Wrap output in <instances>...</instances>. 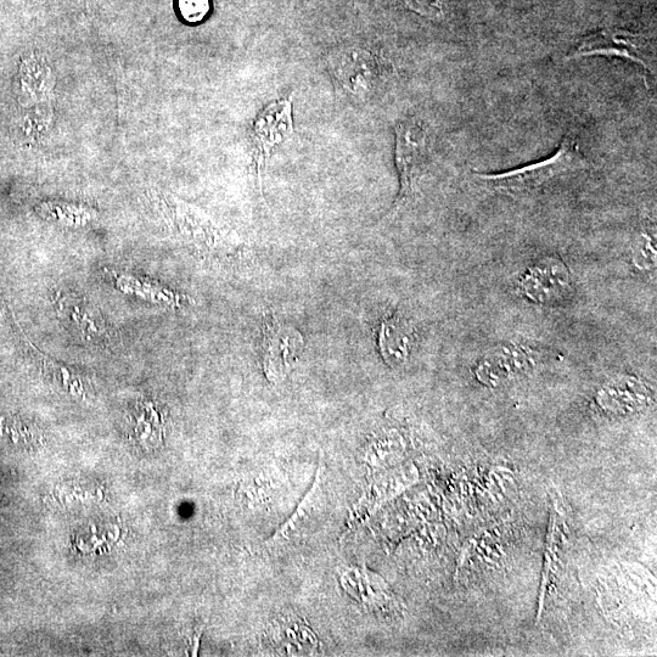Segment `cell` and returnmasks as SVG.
Masks as SVG:
<instances>
[{
    "label": "cell",
    "instance_id": "cell-1",
    "mask_svg": "<svg viewBox=\"0 0 657 657\" xmlns=\"http://www.w3.org/2000/svg\"><path fill=\"white\" fill-rule=\"evenodd\" d=\"M325 65L342 98L348 103H368L386 80V63L378 50L362 43L347 44L325 55Z\"/></svg>",
    "mask_w": 657,
    "mask_h": 657
},
{
    "label": "cell",
    "instance_id": "cell-2",
    "mask_svg": "<svg viewBox=\"0 0 657 657\" xmlns=\"http://www.w3.org/2000/svg\"><path fill=\"white\" fill-rule=\"evenodd\" d=\"M588 167V161L582 155L580 146L574 139L566 137L557 153L546 160L505 173H474V178L494 192L519 196L535 192L536 189L544 187L553 179L587 170Z\"/></svg>",
    "mask_w": 657,
    "mask_h": 657
},
{
    "label": "cell",
    "instance_id": "cell-3",
    "mask_svg": "<svg viewBox=\"0 0 657 657\" xmlns=\"http://www.w3.org/2000/svg\"><path fill=\"white\" fill-rule=\"evenodd\" d=\"M294 134V97L274 100L258 112L252 123L251 142L258 189L271 157Z\"/></svg>",
    "mask_w": 657,
    "mask_h": 657
},
{
    "label": "cell",
    "instance_id": "cell-4",
    "mask_svg": "<svg viewBox=\"0 0 657 657\" xmlns=\"http://www.w3.org/2000/svg\"><path fill=\"white\" fill-rule=\"evenodd\" d=\"M395 134L396 166L401 184L396 209H400L413 201L419 192L420 179L428 165L429 138L423 123L414 117L398 122Z\"/></svg>",
    "mask_w": 657,
    "mask_h": 657
},
{
    "label": "cell",
    "instance_id": "cell-5",
    "mask_svg": "<svg viewBox=\"0 0 657 657\" xmlns=\"http://www.w3.org/2000/svg\"><path fill=\"white\" fill-rule=\"evenodd\" d=\"M305 338L292 325L266 318L262 328L261 364L269 383L280 384L288 378L305 351Z\"/></svg>",
    "mask_w": 657,
    "mask_h": 657
},
{
    "label": "cell",
    "instance_id": "cell-6",
    "mask_svg": "<svg viewBox=\"0 0 657 657\" xmlns=\"http://www.w3.org/2000/svg\"><path fill=\"white\" fill-rule=\"evenodd\" d=\"M593 55L619 56L634 61L649 72L654 71V54L651 53L647 38L639 33L617 30V28H606L592 33L578 43L574 52L570 53L569 59Z\"/></svg>",
    "mask_w": 657,
    "mask_h": 657
},
{
    "label": "cell",
    "instance_id": "cell-7",
    "mask_svg": "<svg viewBox=\"0 0 657 657\" xmlns=\"http://www.w3.org/2000/svg\"><path fill=\"white\" fill-rule=\"evenodd\" d=\"M570 283L571 275L565 263L559 258L547 257L527 269L519 286L530 301L548 305L561 299L569 290Z\"/></svg>",
    "mask_w": 657,
    "mask_h": 657
},
{
    "label": "cell",
    "instance_id": "cell-8",
    "mask_svg": "<svg viewBox=\"0 0 657 657\" xmlns=\"http://www.w3.org/2000/svg\"><path fill=\"white\" fill-rule=\"evenodd\" d=\"M536 353L530 347L503 345L494 347L477 363L475 374L485 385L496 386L536 367Z\"/></svg>",
    "mask_w": 657,
    "mask_h": 657
},
{
    "label": "cell",
    "instance_id": "cell-9",
    "mask_svg": "<svg viewBox=\"0 0 657 657\" xmlns=\"http://www.w3.org/2000/svg\"><path fill=\"white\" fill-rule=\"evenodd\" d=\"M58 312L61 318L91 344L104 345L111 340L104 317L88 301L75 296H65L59 301Z\"/></svg>",
    "mask_w": 657,
    "mask_h": 657
},
{
    "label": "cell",
    "instance_id": "cell-10",
    "mask_svg": "<svg viewBox=\"0 0 657 657\" xmlns=\"http://www.w3.org/2000/svg\"><path fill=\"white\" fill-rule=\"evenodd\" d=\"M411 323L395 312L381 320L378 329V346L381 357L391 368L401 367L411 357L413 341Z\"/></svg>",
    "mask_w": 657,
    "mask_h": 657
},
{
    "label": "cell",
    "instance_id": "cell-11",
    "mask_svg": "<svg viewBox=\"0 0 657 657\" xmlns=\"http://www.w3.org/2000/svg\"><path fill=\"white\" fill-rule=\"evenodd\" d=\"M645 398V387L637 379L631 376H621L616 380H611L604 389L599 392V403L608 411H625L642 406Z\"/></svg>",
    "mask_w": 657,
    "mask_h": 657
},
{
    "label": "cell",
    "instance_id": "cell-12",
    "mask_svg": "<svg viewBox=\"0 0 657 657\" xmlns=\"http://www.w3.org/2000/svg\"><path fill=\"white\" fill-rule=\"evenodd\" d=\"M342 587L359 602L369 608H383L391 598L389 589L379 577L369 574L368 571H347L341 578Z\"/></svg>",
    "mask_w": 657,
    "mask_h": 657
},
{
    "label": "cell",
    "instance_id": "cell-13",
    "mask_svg": "<svg viewBox=\"0 0 657 657\" xmlns=\"http://www.w3.org/2000/svg\"><path fill=\"white\" fill-rule=\"evenodd\" d=\"M322 471H323L322 466H319L316 480H314V484L311 488V491L306 494L305 498H303V501L301 502L299 509L295 511L294 515H292V518L289 519L288 522H285L282 529H279V531L275 533L274 537L272 538V541H269V543L271 544L280 543L284 541V539H288L291 533L297 529V524H299L300 521L306 518L305 515L307 511H310L312 509L314 501H316V494L320 487V481H322V479H320V477H322Z\"/></svg>",
    "mask_w": 657,
    "mask_h": 657
},
{
    "label": "cell",
    "instance_id": "cell-14",
    "mask_svg": "<svg viewBox=\"0 0 657 657\" xmlns=\"http://www.w3.org/2000/svg\"><path fill=\"white\" fill-rule=\"evenodd\" d=\"M632 261L640 271L650 272L656 267V243L651 233L640 235L633 249Z\"/></svg>",
    "mask_w": 657,
    "mask_h": 657
},
{
    "label": "cell",
    "instance_id": "cell-15",
    "mask_svg": "<svg viewBox=\"0 0 657 657\" xmlns=\"http://www.w3.org/2000/svg\"><path fill=\"white\" fill-rule=\"evenodd\" d=\"M179 8H181L185 20L198 22L209 13L210 2L209 0H181Z\"/></svg>",
    "mask_w": 657,
    "mask_h": 657
},
{
    "label": "cell",
    "instance_id": "cell-16",
    "mask_svg": "<svg viewBox=\"0 0 657 657\" xmlns=\"http://www.w3.org/2000/svg\"><path fill=\"white\" fill-rule=\"evenodd\" d=\"M403 2L409 9L429 18L437 19L442 15L441 0H403Z\"/></svg>",
    "mask_w": 657,
    "mask_h": 657
}]
</instances>
